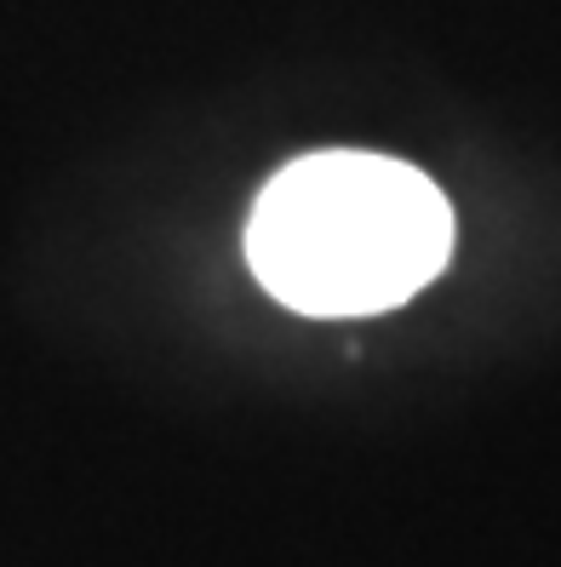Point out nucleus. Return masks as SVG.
<instances>
[{
  "label": "nucleus",
  "mask_w": 561,
  "mask_h": 567,
  "mask_svg": "<svg viewBox=\"0 0 561 567\" xmlns=\"http://www.w3.org/2000/svg\"><path fill=\"white\" fill-rule=\"evenodd\" d=\"M447 195L407 161L321 150L270 178L247 218V264L304 316H378L441 276Z\"/></svg>",
  "instance_id": "f257e3e1"
}]
</instances>
